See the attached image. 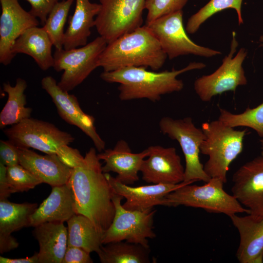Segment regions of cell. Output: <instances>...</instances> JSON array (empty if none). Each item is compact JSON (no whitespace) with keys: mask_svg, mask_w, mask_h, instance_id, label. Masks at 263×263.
<instances>
[{"mask_svg":"<svg viewBox=\"0 0 263 263\" xmlns=\"http://www.w3.org/2000/svg\"><path fill=\"white\" fill-rule=\"evenodd\" d=\"M161 132L179 144L185 160L184 182H208L210 178L206 173L200 160V146L205 138L201 128H197L190 117L173 119L163 117L159 123Z\"/></svg>","mask_w":263,"mask_h":263,"instance_id":"ba28073f","label":"cell"},{"mask_svg":"<svg viewBox=\"0 0 263 263\" xmlns=\"http://www.w3.org/2000/svg\"><path fill=\"white\" fill-rule=\"evenodd\" d=\"M206 66L204 63L193 62L180 70L160 72L148 71L143 67H127L104 71L100 76L106 82L119 84V98L122 101L147 99L154 102L159 101L163 95L183 89V81L177 78L179 75Z\"/></svg>","mask_w":263,"mask_h":263,"instance_id":"7a4b0ae2","label":"cell"},{"mask_svg":"<svg viewBox=\"0 0 263 263\" xmlns=\"http://www.w3.org/2000/svg\"><path fill=\"white\" fill-rule=\"evenodd\" d=\"M150 248L125 241L103 244L97 253L102 263H149Z\"/></svg>","mask_w":263,"mask_h":263,"instance_id":"4316f807","label":"cell"},{"mask_svg":"<svg viewBox=\"0 0 263 263\" xmlns=\"http://www.w3.org/2000/svg\"><path fill=\"white\" fill-rule=\"evenodd\" d=\"M148 149L138 153H133L124 140H118L113 149L104 150L97 154L99 160L105 162L102 169L104 173L110 171L117 173L116 179L128 185L133 184L139 180L142 162L148 157Z\"/></svg>","mask_w":263,"mask_h":263,"instance_id":"ac0fdd59","label":"cell"},{"mask_svg":"<svg viewBox=\"0 0 263 263\" xmlns=\"http://www.w3.org/2000/svg\"><path fill=\"white\" fill-rule=\"evenodd\" d=\"M145 25L157 38L169 59L183 55L211 57L222 54L198 45L188 38L184 27L182 10L162 16Z\"/></svg>","mask_w":263,"mask_h":263,"instance_id":"7c38bea8","label":"cell"},{"mask_svg":"<svg viewBox=\"0 0 263 263\" xmlns=\"http://www.w3.org/2000/svg\"><path fill=\"white\" fill-rule=\"evenodd\" d=\"M4 133L19 148L56 154L72 169L84 158L78 150L69 146L75 140L73 135L48 122L30 117L5 129Z\"/></svg>","mask_w":263,"mask_h":263,"instance_id":"277c9868","label":"cell"},{"mask_svg":"<svg viewBox=\"0 0 263 263\" xmlns=\"http://www.w3.org/2000/svg\"><path fill=\"white\" fill-rule=\"evenodd\" d=\"M188 0H146L148 11L146 24L165 15L182 10Z\"/></svg>","mask_w":263,"mask_h":263,"instance_id":"d6a6232c","label":"cell"},{"mask_svg":"<svg viewBox=\"0 0 263 263\" xmlns=\"http://www.w3.org/2000/svg\"><path fill=\"white\" fill-rule=\"evenodd\" d=\"M6 176L12 193L27 191L42 183L19 164L7 167Z\"/></svg>","mask_w":263,"mask_h":263,"instance_id":"1f68e13d","label":"cell"},{"mask_svg":"<svg viewBox=\"0 0 263 263\" xmlns=\"http://www.w3.org/2000/svg\"><path fill=\"white\" fill-rule=\"evenodd\" d=\"M101 9L100 4L90 0H76L73 15L69 18V25L64 33L63 48L68 50L87 44L91 29L94 26L95 17Z\"/></svg>","mask_w":263,"mask_h":263,"instance_id":"603a6c76","label":"cell"},{"mask_svg":"<svg viewBox=\"0 0 263 263\" xmlns=\"http://www.w3.org/2000/svg\"><path fill=\"white\" fill-rule=\"evenodd\" d=\"M90 254L81 247L67 246L62 263H92Z\"/></svg>","mask_w":263,"mask_h":263,"instance_id":"d590c367","label":"cell"},{"mask_svg":"<svg viewBox=\"0 0 263 263\" xmlns=\"http://www.w3.org/2000/svg\"><path fill=\"white\" fill-rule=\"evenodd\" d=\"M243 0H209L203 7L188 19L186 30L188 33L193 34L200 26L214 14L228 8L234 9L237 14L238 23H243L242 16V5Z\"/></svg>","mask_w":263,"mask_h":263,"instance_id":"f1b7e54d","label":"cell"},{"mask_svg":"<svg viewBox=\"0 0 263 263\" xmlns=\"http://www.w3.org/2000/svg\"><path fill=\"white\" fill-rule=\"evenodd\" d=\"M68 246L81 247L89 253H97L103 245V235L87 217L75 214L67 221Z\"/></svg>","mask_w":263,"mask_h":263,"instance_id":"484cf974","label":"cell"},{"mask_svg":"<svg viewBox=\"0 0 263 263\" xmlns=\"http://www.w3.org/2000/svg\"><path fill=\"white\" fill-rule=\"evenodd\" d=\"M113 191L126 199L122 205L129 210L143 211L153 208L157 205H164L166 195L177 188L192 182H183L178 184H152L138 187H131L124 184L109 173H104Z\"/></svg>","mask_w":263,"mask_h":263,"instance_id":"e0dca14e","label":"cell"},{"mask_svg":"<svg viewBox=\"0 0 263 263\" xmlns=\"http://www.w3.org/2000/svg\"><path fill=\"white\" fill-rule=\"evenodd\" d=\"M99 36L86 45L71 49H56L54 69L63 71L58 85L69 92L80 84L96 68L99 56L107 45Z\"/></svg>","mask_w":263,"mask_h":263,"instance_id":"52a82bcc","label":"cell"},{"mask_svg":"<svg viewBox=\"0 0 263 263\" xmlns=\"http://www.w3.org/2000/svg\"><path fill=\"white\" fill-rule=\"evenodd\" d=\"M0 263H38V253H35L31 257L24 258L11 259L2 256L0 257Z\"/></svg>","mask_w":263,"mask_h":263,"instance_id":"f35d334b","label":"cell"},{"mask_svg":"<svg viewBox=\"0 0 263 263\" xmlns=\"http://www.w3.org/2000/svg\"><path fill=\"white\" fill-rule=\"evenodd\" d=\"M238 46L235 32H233L230 52L221 66L212 74L195 80L194 89L202 101L209 102L213 96L227 91L234 92L238 86L247 84L243 63L247 52L242 48L234 56Z\"/></svg>","mask_w":263,"mask_h":263,"instance_id":"30bf717a","label":"cell"},{"mask_svg":"<svg viewBox=\"0 0 263 263\" xmlns=\"http://www.w3.org/2000/svg\"><path fill=\"white\" fill-rule=\"evenodd\" d=\"M205 138L200 146V153L207 155L204 165L210 178L227 182V172L231 163L242 152L246 130H236L219 119L202 124Z\"/></svg>","mask_w":263,"mask_h":263,"instance_id":"5b68a950","label":"cell"},{"mask_svg":"<svg viewBox=\"0 0 263 263\" xmlns=\"http://www.w3.org/2000/svg\"><path fill=\"white\" fill-rule=\"evenodd\" d=\"M38 207L37 203L18 204L7 199L0 200V234L11 235L29 226L30 217Z\"/></svg>","mask_w":263,"mask_h":263,"instance_id":"83f0119b","label":"cell"},{"mask_svg":"<svg viewBox=\"0 0 263 263\" xmlns=\"http://www.w3.org/2000/svg\"><path fill=\"white\" fill-rule=\"evenodd\" d=\"M167 57L157 38L145 25L108 43L97 65L104 72L127 67H150L157 71Z\"/></svg>","mask_w":263,"mask_h":263,"instance_id":"3957f363","label":"cell"},{"mask_svg":"<svg viewBox=\"0 0 263 263\" xmlns=\"http://www.w3.org/2000/svg\"><path fill=\"white\" fill-rule=\"evenodd\" d=\"M94 148H91L73 169L67 183L72 191L76 214L89 218L102 235L112 223L114 193L102 169Z\"/></svg>","mask_w":263,"mask_h":263,"instance_id":"6da1fadb","label":"cell"},{"mask_svg":"<svg viewBox=\"0 0 263 263\" xmlns=\"http://www.w3.org/2000/svg\"><path fill=\"white\" fill-rule=\"evenodd\" d=\"M191 184L182 186L166 195L163 206L200 208L209 213H222L228 217L238 213L249 214V211L232 194L224 190V183L221 179L211 178L202 186Z\"/></svg>","mask_w":263,"mask_h":263,"instance_id":"8992f818","label":"cell"},{"mask_svg":"<svg viewBox=\"0 0 263 263\" xmlns=\"http://www.w3.org/2000/svg\"><path fill=\"white\" fill-rule=\"evenodd\" d=\"M19 164L42 183L52 187L66 184L73 169L65 165L55 154L40 155L27 148H19Z\"/></svg>","mask_w":263,"mask_h":263,"instance_id":"d6986e66","label":"cell"},{"mask_svg":"<svg viewBox=\"0 0 263 263\" xmlns=\"http://www.w3.org/2000/svg\"><path fill=\"white\" fill-rule=\"evenodd\" d=\"M19 244L11 235L0 234V253L3 254L17 248Z\"/></svg>","mask_w":263,"mask_h":263,"instance_id":"74e56055","label":"cell"},{"mask_svg":"<svg viewBox=\"0 0 263 263\" xmlns=\"http://www.w3.org/2000/svg\"><path fill=\"white\" fill-rule=\"evenodd\" d=\"M0 63L6 66L15 57L11 47L16 40L27 29L38 26L37 18L25 11L19 0H0Z\"/></svg>","mask_w":263,"mask_h":263,"instance_id":"2e32d148","label":"cell"},{"mask_svg":"<svg viewBox=\"0 0 263 263\" xmlns=\"http://www.w3.org/2000/svg\"><path fill=\"white\" fill-rule=\"evenodd\" d=\"M53 43L43 27L35 26L25 30L14 42L11 52L15 56L24 54L32 57L45 71L54 65Z\"/></svg>","mask_w":263,"mask_h":263,"instance_id":"cb8c5ba5","label":"cell"},{"mask_svg":"<svg viewBox=\"0 0 263 263\" xmlns=\"http://www.w3.org/2000/svg\"><path fill=\"white\" fill-rule=\"evenodd\" d=\"M0 163L7 167L19 164V148L9 140H0Z\"/></svg>","mask_w":263,"mask_h":263,"instance_id":"e575fe53","label":"cell"},{"mask_svg":"<svg viewBox=\"0 0 263 263\" xmlns=\"http://www.w3.org/2000/svg\"><path fill=\"white\" fill-rule=\"evenodd\" d=\"M27 87L25 80L18 78L14 86L8 83L3 84V90L8 94V99L0 113V128L19 123L30 118L32 109L26 107L24 94Z\"/></svg>","mask_w":263,"mask_h":263,"instance_id":"d4e9b609","label":"cell"},{"mask_svg":"<svg viewBox=\"0 0 263 263\" xmlns=\"http://www.w3.org/2000/svg\"><path fill=\"white\" fill-rule=\"evenodd\" d=\"M260 46L263 48V35H262L259 38Z\"/></svg>","mask_w":263,"mask_h":263,"instance_id":"ab89813d","label":"cell"},{"mask_svg":"<svg viewBox=\"0 0 263 263\" xmlns=\"http://www.w3.org/2000/svg\"><path fill=\"white\" fill-rule=\"evenodd\" d=\"M31 5L30 13L40 20L43 26L47 17L54 6L59 1L63 0H24Z\"/></svg>","mask_w":263,"mask_h":263,"instance_id":"836d02e7","label":"cell"},{"mask_svg":"<svg viewBox=\"0 0 263 263\" xmlns=\"http://www.w3.org/2000/svg\"><path fill=\"white\" fill-rule=\"evenodd\" d=\"M232 181V194L250 214L263 217V155L241 166Z\"/></svg>","mask_w":263,"mask_h":263,"instance_id":"5bb4252c","label":"cell"},{"mask_svg":"<svg viewBox=\"0 0 263 263\" xmlns=\"http://www.w3.org/2000/svg\"><path fill=\"white\" fill-rule=\"evenodd\" d=\"M7 167L0 163V200L7 199L12 194L6 176Z\"/></svg>","mask_w":263,"mask_h":263,"instance_id":"8d00e7d4","label":"cell"},{"mask_svg":"<svg viewBox=\"0 0 263 263\" xmlns=\"http://www.w3.org/2000/svg\"><path fill=\"white\" fill-rule=\"evenodd\" d=\"M76 214L72 191L68 184L52 187L51 193L30 218L29 226L47 222L64 223Z\"/></svg>","mask_w":263,"mask_h":263,"instance_id":"44dd1931","label":"cell"},{"mask_svg":"<svg viewBox=\"0 0 263 263\" xmlns=\"http://www.w3.org/2000/svg\"><path fill=\"white\" fill-rule=\"evenodd\" d=\"M123 197L115 194L112 197L115 214L110 226L102 236V243L125 241L150 248L148 238L154 239L153 217L156 210H129L121 204Z\"/></svg>","mask_w":263,"mask_h":263,"instance_id":"9c48e42d","label":"cell"},{"mask_svg":"<svg viewBox=\"0 0 263 263\" xmlns=\"http://www.w3.org/2000/svg\"><path fill=\"white\" fill-rule=\"evenodd\" d=\"M98 0L101 9L94 26L107 43L142 26L146 0Z\"/></svg>","mask_w":263,"mask_h":263,"instance_id":"8fae6325","label":"cell"},{"mask_svg":"<svg viewBox=\"0 0 263 263\" xmlns=\"http://www.w3.org/2000/svg\"><path fill=\"white\" fill-rule=\"evenodd\" d=\"M218 119L225 125L235 128L245 127L254 130L263 139V102L253 108L247 107L241 113L235 114L219 108Z\"/></svg>","mask_w":263,"mask_h":263,"instance_id":"f546056e","label":"cell"},{"mask_svg":"<svg viewBox=\"0 0 263 263\" xmlns=\"http://www.w3.org/2000/svg\"><path fill=\"white\" fill-rule=\"evenodd\" d=\"M74 0L58 2L49 14L42 27L48 35L56 49L63 48L64 27Z\"/></svg>","mask_w":263,"mask_h":263,"instance_id":"4dcf8cb0","label":"cell"},{"mask_svg":"<svg viewBox=\"0 0 263 263\" xmlns=\"http://www.w3.org/2000/svg\"><path fill=\"white\" fill-rule=\"evenodd\" d=\"M41 85L51 96L60 117L69 124L78 127L89 136L98 151L104 150L105 142L96 131L94 118L82 111L76 97L62 90L51 76L43 77Z\"/></svg>","mask_w":263,"mask_h":263,"instance_id":"4fadbf2b","label":"cell"},{"mask_svg":"<svg viewBox=\"0 0 263 263\" xmlns=\"http://www.w3.org/2000/svg\"><path fill=\"white\" fill-rule=\"evenodd\" d=\"M232 224L238 230L240 243L236 257L241 263L263 262V217L250 214L230 216Z\"/></svg>","mask_w":263,"mask_h":263,"instance_id":"ffe728a7","label":"cell"},{"mask_svg":"<svg viewBox=\"0 0 263 263\" xmlns=\"http://www.w3.org/2000/svg\"><path fill=\"white\" fill-rule=\"evenodd\" d=\"M140 171L142 179L152 184H178L184 181L185 168L175 148L151 146Z\"/></svg>","mask_w":263,"mask_h":263,"instance_id":"9a60e30c","label":"cell"},{"mask_svg":"<svg viewBox=\"0 0 263 263\" xmlns=\"http://www.w3.org/2000/svg\"><path fill=\"white\" fill-rule=\"evenodd\" d=\"M260 141L263 147L262 151H261V155H263V139H261Z\"/></svg>","mask_w":263,"mask_h":263,"instance_id":"60d3db41","label":"cell"},{"mask_svg":"<svg viewBox=\"0 0 263 263\" xmlns=\"http://www.w3.org/2000/svg\"><path fill=\"white\" fill-rule=\"evenodd\" d=\"M38 242V263H62L68 244V230L64 223L47 222L34 227Z\"/></svg>","mask_w":263,"mask_h":263,"instance_id":"7402d4cb","label":"cell"}]
</instances>
